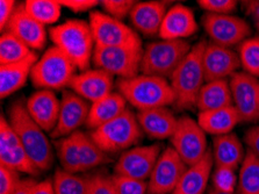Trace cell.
I'll return each instance as SVG.
<instances>
[{
	"label": "cell",
	"instance_id": "cell-29",
	"mask_svg": "<svg viewBox=\"0 0 259 194\" xmlns=\"http://www.w3.org/2000/svg\"><path fill=\"white\" fill-rule=\"evenodd\" d=\"M233 105V94H231L229 82L227 79H222V81L206 83L202 86L195 107L199 113H202Z\"/></svg>",
	"mask_w": 259,
	"mask_h": 194
},
{
	"label": "cell",
	"instance_id": "cell-7",
	"mask_svg": "<svg viewBox=\"0 0 259 194\" xmlns=\"http://www.w3.org/2000/svg\"><path fill=\"white\" fill-rule=\"evenodd\" d=\"M192 49L185 40H162L149 43L143 51L141 72L148 76L171 78Z\"/></svg>",
	"mask_w": 259,
	"mask_h": 194
},
{
	"label": "cell",
	"instance_id": "cell-30",
	"mask_svg": "<svg viewBox=\"0 0 259 194\" xmlns=\"http://www.w3.org/2000/svg\"><path fill=\"white\" fill-rule=\"evenodd\" d=\"M79 136L80 130L63 137L57 142V155L60 158L62 169L71 173L81 172L79 160Z\"/></svg>",
	"mask_w": 259,
	"mask_h": 194
},
{
	"label": "cell",
	"instance_id": "cell-11",
	"mask_svg": "<svg viewBox=\"0 0 259 194\" xmlns=\"http://www.w3.org/2000/svg\"><path fill=\"white\" fill-rule=\"evenodd\" d=\"M201 22L210 41L227 48L241 45L252 33L244 19L233 14L206 13Z\"/></svg>",
	"mask_w": 259,
	"mask_h": 194
},
{
	"label": "cell",
	"instance_id": "cell-46",
	"mask_svg": "<svg viewBox=\"0 0 259 194\" xmlns=\"http://www.w3.org/2000/svg\"><path fill=\"white\" fill-rule=\"evenodd\" d=\"M242 4L245 7L246 14L250 15L256 28L259 30V0H256V2H244Z\"/></svg>",
	"mask_w": 259,
	"mask_h": 194
},
{
	"label": "cell",
	"instance_id": "cell-25",
	"mask_svg": "<svg viewBox=\"0 0 259 194\" xmlns=\"http://www.w3.org/2000/svg\"><path fill=\"white\" fill-rule=\"evenodd\" d=\"M214 165L213 153L208 150L205 157L197 164L188 166L179 184L172 194H203L208 181L211 177V169Z\"/></svg>",
	"mask_w": 259,
	"mask_h": 194
},
{
	"label": "cell",
	"instance_id": "cell-17",
	"mask_svg": "<svg viewBox=\"0 0 259 194\" xmlns=\"http://www.w3.org/2000/svg\"><path fill=\"white\" fill-rule=\"evenodd\" d=\"M203 73L206 83L222 81L237 72L241 61L236 51L231 48L207 43L202 56Z\"/></svg>",
	"mask_w": 259,
	"mask_h": 194
},
{
	"label": "cell",
	"instance_id": "cell-37",
	"mask_svg": "<svg viewBox=\"0 0 259 194\" xmlns=\"http://www.w3.org/2000/svg\"><path fill=\"white\" fill-rule=\"evenodd\" d=\"M211 188L215 191L235 194L236 193L238 177L236 176V171L228 168H215L211 172Z\"/></svg>",
	"mask_w": 259,
	"mask_h": 194
},
{
	"label": "cell",
	"instance_id": "cell-44",
	"mask_svg": "<svg viewBox=\"0 0 259 194\" xmlns=\"http://www.w3.org/2000/svg\"><path fill=\"white\" fill-rule=\"evenodd\" d=\"M15 9H17V4L14 0H2L0 2V29L3 33L9 26Z\"/></svg>",
	"mask_w": 259,
	"mask_h": 194
},
{
	"label": "cell",
	"instance_id": "cell-28",
	"mask_svg": "<svg viewBox=\"0 0 259 194\" xmlns=\"http://www.w3.org/2000/svg\"><path fill=\"white\" fill-rule=\"evenodd\" d=\"M125 109H127V101L122 94L120 92H112L101 100L91 104L86 126L91 130H96L121 115Z\"/></svg>",
	"mask_w": 259,
	"mask_h": 194
},
{
	"label": "cell",
	"instance_id": "cell-40",
	"mask_svg": "<svg viewBox=\"0 0 259 194\" xmlns=\"http://www.w3.org/2000/svg\"><path fill=\"white\" fill-rule=\"evenodd\" d=\"M86 194H116L112 177L105 172H97L89 176Z\"/></svg>",
	"mask_w": 259,
	"mask_h": 194
},
{
	"label": "cell",
	"instance_id": "cell-14",
	"mask_svg": "<svg viewBox=\"0 0 259 194\" xmlns=\"http://www.w3.org/2000/svg\"><path fill=\"white\" fill-rule=\"evenodd\" d=\"M160 153L159 144L133 146L121 153L114 165V173L145 181L150 178Z\"/></svg>",
	"mask_w": 259,
	"mask_h": 194
},
{
	"label": "cell",
	"instance_id": "cell-5",
	"mask_svg": "<svg viewBox=\"0 0 259 194\" xmlns=\"http://www.w3.org/2000/svg\"><path fill=\"white\" fill-rule=\"evenodd\" d=\"M77 66L56 46L50 47L31 69L30 81L40 90L60 91L69 88L76 77Z\"/></svg>",
	"mask_w": 259,
	"mask_h": 194
},
{
	"label": "cell",
	"instance_id": "cell-4",
	"mask_svg": "<svg viewBox=\"0 0 259 194\" xmlns=\"http://www.w3.org/2000/svg\"><path fill=\"white\" fill-rule=\"evenodd\" d=\"M117 89L125 101L139 109V112L167 107L176 102L174 89L165 78L139 74L129 79H120Z\"/></svg>",
	"mask_w": 259,
	"mask_h": 194
},
{
	"label": "cell",
	"instance_id": "cell-15",
	"mask_svg": "<svg viewBox=\"0 0 259 194\" xmlns=\"http://www.w3.org/2000/svg\"><path fill=\"white\" fill-rule=\"evenodd\" d=\"M233 102L243 122L259 120V78L237 71L229 81Z\"/></svg>",
	"mask_w": 259,
	"mask_h": 194
},
{
	"label": "cell",
	"instance_id": "cell-12",
	"mask_svg": "<svg viewBox=\"0 0 259 194\" xmlns=\"http://www.w3.org/2000/svg\"><path fill=\"white\" fill-rule=\"evenodd\" d=\"M188 166L172 146H167L157 161L148 179L149 194H172Z\"/></svg>",
	"mask_w": 259,
	"mask_h": 194
},
{
	"label": "cell",
	"instance_id": "cell-26",
	"mask_svg": "<svg viewBox=\"0 0 259 194\" xmlns=\"http://www.w3.org/2000/svg\"><path fill=\"white\" fill-rule=\"evenodd\" d=\"M37 55L34 53L21 62L13 64L0 65V96L2 99L10 97L11 94L20 90L30 78L31 69L37 62Z\"/></svg>",
	"mask_w": 259,
	"mask_h": 194
},
{
	"label": "cell",
	"instance_id": "cell-36",
	"mask_svg": "<svg viewBox=\"0 0 259 194\" xmlns=\"http://www.w3.org/2000/svg\"><path fill=\"white\" fill-rule=\"evenodd\" d=\"M238 56L244 72L259 78V37H249L238 46Z\"/></svg>",
	"mask_w": 259,
	"mask_h": 194
},
{
	"label": "cell",
	"instance_id": "cell-47",
	"mask_svg": "<svg viewBox=\"0 0 259 194\" xmlns=\"http://www.w3.org/2000/svg\"><path fill=\"white\" fill-rule=\"evenodd\" d=\"M30 194H56V193H55L53 181L43 180V181H38V183L36 181V184L34 185Z\"/></svg>",
	"mask_w": 259,
	"mask_h": 194
},
{
	"label": "cell",
	"instance_id": "cell-31",
	"mask_svg": "<svg viewBox=\"0 0 259 194\" xmlns=\"http://www.w3.org/2000/svg\"><path fill=\"white\" fill-rule=\"evenodd\" d=\"M79 160L81 172L96 169L98 166L111 162L108 153L100 149L91 135L80 130L79 136Z\"/></svg>",
	"mask_w": 259,
	"mask_h": 194
},
{
	"label": "cell",
	"instance_id": "cell-42",
	"mask_svg": "<svg viewBox=\"0 0 259 194\" xmlns=\"http://www.w3.org/2000/svg\"><path fill=\"white\" fill-rule=\"evenodd\" d=\"M199 6L206 13L213 14H231L237 9L236 0H199Z\"/></svg>",
	"mask_w": 259,
	"mask_h": 194
},
{
	"label": "cell",
	"instance_id": "cell-32",
	"mask_svg": "<svg viewBox=\"0 0 259 194\" xmlns=\"http://www.w3.org/2000/svg\"><path fill=\"white\" fill-rule=\"evenodd\" d=\"M236 194H259V160L249 150L239 168Z\"/></svg>",
	"mask_w": 259,
	"mask_h": 194
},
{
	"label": "cell",
	"instance_id": "cell-18",
	"mask_svg": "<svg viewBox=\"0 0 259 194\" xmlns=\"http://www.w3.org/2000/svg\"><path fill=\"white\" fill-rule=\"evenodd\" d=\"M69 88L93 104L113 92L114 76L101 69H89L76 74Z\"/></svg>",
	"mask_w": 259,
	"mask_h": 194
},
{
	"label": "cell",
	"instance_id": "cell-10",
	"mask_svg": "<svg viewBox=\"0 0 259 194\" xmlns=\"http://www.w3.org/2000/svg\"><path fill=\"white\" fill-rule=\"evenodd\" d=\"M144 49L131 48H104L96 46L93 63L97 69H101L112 76L129 79L139 76L141 72Z\"/></svg>",
	"mask_w": 259,
	"mask_h": 194
},
{
	"label": "cell",
	"instance_id": "cell-38",
	"mask_svg": "<svg viewBox=\"0 0 259 194\" xmlns=\"http://www.w3.org/2000/svg\"><path fill=\"white\" fill-rule=\"evenodd\" d=\"M112 183L116 194H147L148 181L137 180L133 178L112 175Z\"/></svg>",
	"mask_w": 259,
	"mask_h": 194
},
{
	"label": "cell",
	"instance_id": "cell-16",
	"mask_svg": "<svg viewBox=\"0 0 259 194\" xmlns=\"http://www.w3.org/2000/svg\"><path fill=\"white\" fill-rule=\"evenodd\" d=\"M91 105L73 91H64L61 99V110L57 126L52 132L53 138H63L78 132V128L86 125Z\"/></svg>",
	"mask_w": 259,
	"mask_h": 194
},
{
	"label": "cell",
	"instance_id": "cell-45",
	"mask_svg": "<svg viewBox=\"0 0 259 194\" xmlns=\"http://www.w3.org/2000/svg\"><path fill=\"white\" fill-rule=\"evenodd\" d=\"M244 141L248 145L249 151L252 152L259 160V126L251 127L249 130H246Z\"/></svg>",
	"mask_w": 259,
	"mask_h": 194
},
{
	"label": "cell",
	"instance_id": "cell-2",
	"mask_svg": "<svg viewBox=\"0 0 259 194\" xmlns=\"http://www.w3.org/2000/svg\"><path fill=\"white\" fill-rule=\"evenodd\" d=\"M206 46V41L195 43L170 78L176 96L175 106L180 110L195 107L200 91L205 85L202 56Z\"/></svg>",
	"mask_w": 259,
	"mask_h": 194
},
{
	"label": "cell",
	"instance_id": "cell-8",
	"mask_svg": "<svg viewBox=\"0 0 259 194\" xmlns=\"http://www.w3.org/2000/svg\"><path fill=\"white\" fill-rule=\"evenodd\" d=\"M90 26L98 47L143 49L139 33L104 12L92 11L90 13Z\"/></svg>",
	"mask_w": 259,
	"mask_h": 194
},
{
	"label": "cell",
	"instance_id": "cell-34",
	"mask_svg": "<svg viewBox=\"0 0 259 194\" xmlns=\"http://www.w3.org/2000/svg\"><path fill=\"white\" fill-rule=\"evenodd\" d=\"M26 11L43 26L53 25L61 18L62 5L56 0H27Z\"/></svg>",
	"mask_w": 259,
	"mask_h": 194
},
{
	"label": "cell",
	"instance_id": "cell-13",
	"mask_svg": "<svg viewBox=\"0 0 259 194\" xmlns=\"http://www.w3.org/2000/svg\"><path fill=\"white\" fill-rule=\"evenodd\" d=\"M0 165L30 176H38L41 173L31 162L20 138L5 115L0 119Z\"/></svg>",
	"mask_w": 259,
	"mask_h": 194
},
{
	"label": "cell",
	"instance_id": "cell-3",
	"mask_svg": "<svg viewBox=\"0 0 259 194\" xmlns=\"http://www.w3.org/2000/svg\"><path fill=\"white\" fill-rule=\"evenodd\" d=\"M50 38L68 56L78 70H89L93 59L96 41L90 26L84 20H68L49 31Z\"/></svg>",
	"mask_w": 259,
	"mask_h": 194
},
{
	"label": "cell",
	"instance_id": "cell-20",
	"mask_svg": "<svg viewBox=\"0 0 259 194\" xmlns=\"http://www.w3.org/2000/svg\"><path fill=\"white\" fill-rule=\"evenodd\" d=\"M26 107L31 119L46 133L52 134L57 126L61 110V100H58L54 91H36L27 99Z\"/></svg>",
	"mask_w": 259,
	"mask_h": 194
},
{
	"label": "cell",
	"instance_id": "cell-21",
	"mask_svg": "<svg viewBox=\"0 0 259 194\" xmlns=\"http://www.w3.org/2000/svg\"><path fill=\"white\" fill-rule=\"evenodd\" d=\"M199 29L194 13L190 7L177 4L166 12L159 30L162 40H185Z\"/></svg>",
	"mask_w": 259,
	"mask_h": 194
},
{
	"label": "cell",
	"instance_id": "cell-49",
	"mask_svg": "<svg viewBox=\"0 0 259 194\" xmlns=\"http://www.w3.org/2000/svg\"><path fill=\"white\" fill-rule=\"evenodd\" d=\"M207 194H227V193H221V192H218V191H215L214 188H210L209 191L207 192ZM235 194H236V193H235Z\"/></svg>",
	"mask_w": 259,
	"mask_h": 194
},
{
	"label": "cell",
	"instance_id": "cell-35",
	"mask_svg": "<svg viewBox=\"0 0 259 194\" xmlns=\"http://www.w3.org/2000/svg\"><path fill=\"white\" fill-rule=\"evenodd\" d=\"M89 177L79 176L65 170H57L53 178V185L56 194H86Z\"/></svg>",
	"mask_w": 259,
	"mask_h": 194
},
{
	"label": "cell",
	"instance_id": "cell-24",
	"mask_svg": "<svg viewBox=\"0 0 259 194\" xmlns=\"http://www.w3.org/2000/svg\"><path fill=\"white\" fill-rule=\"evenodd\" d=\"M213 160L215 168H228L236 171L244 161V146L235 133L215 136L213 141Z\"/></svg>",
	"mask_w": 259,
	"mask_h": 194
},
{
	"label": "cell",
	"instance_id": "cell-27",
	"mask_svg": "<svg viewBox=\"0 0 259 194\" xmlns=\"http://www.w3.org/2000/svg\"><path fill=\"white\" fill-rule=\"evenodd\" d=\"M239 122H242L241 117L234 105L225 107V108L199 113L198 115V124L200 127L205 130L206 134L214 136L233 133V129Z\"/></svg>",
	"mask_w": 259,
	"mask_h": 194
},
{
	"label": "cell",
	"instance_id": "cell-23",
	"mask_svg": "<svg viewBox=\"0 0 259 194\" xmlns=\"http://www.w3.org/2000/svg\"><path fill=\"white\" fill-rule=\"evenodd\" d=\"M136 117L143 133L154 140L171 138L178 124V119L168 107L141 110Z\"/></svg>",
	"mask_w": 259,
	"mask_h": 194
},
{
	"label": "cell",
	"instance_id": "cell-22",
	"mask_svg": "<svg viewBox=\"0 0 259 194\" xmlns=\"http://www.w3.org/2000/svg\"><path fill=\"white\" fill-rule=\"evenodd\" d=\"M167 11V3L165 2H137L129 18L139 33L152 37L159 35L160 27Z\"/></svg>",
	"mask_w": 259,
	"mask_h": 194
},
{
	"label": "cell",
	"instance_id": "cell-19",
	"mask_svg": "<svg viewBox=\"0 0 259 194\" xmlns=\"http://www.w3.org/2000/svg\"><path fill=\"white\" fill-rule=\"evenodd\" d=\"M6 30L21 40L31 50H41L47 43L46 26L31 17L26 11L25 4L15 9Z\"/></svg>",
	"mask_w": 259,
	"mask_h": 194
},
{
	"label": "cell",
	"instance_id": "cell-48",
	"mask_svg": "<svg viewBox=\"0 0 259 194\" xmlns=\"http://www.w3.org/2000/svg\"><path fill=\"white\" fill-rule=\"evenodd\" d=\"M35 184H36V181L31 179V178H28V179H22L20 185H19V187L17 188V191H15L13 194H30Z\"/></svg>",
	"mask_w": 259,
	"mask_h": 194
},
{
	"label": "cell",
	"instance_id": "cell-43",
	"mask_svg": "<svg viewBox=\"0 0 259 194\" xmlns=\"http://www.w3.org/2000/svg\"><path fill=\"white\" fill-rule=\"evenodd\" d=\"M62 7L71 10L74 13L91 11L93 7L100 5V2L97 0H60Z\"/></svg>",
	"mask_w": 259,
	"mask_h": 194
},
{
	"label": "cell",
	"instance_id": "cell-33",
	"mask_svg": "<svg viewBox=\"0 0 259 194\" xmlns=\"http://www.w3.org/2000/svg\"><path fill=\"white\" fill-rule=\"evenodd\" d=\"M33 54L28 46L15 35L5 30L0 37V65L21 62Z\"/></svg>",
	"mask_w": 259,
	"mask_h": 194
},
{
	"label": "cell",
	"instance_id": "cell-1",
	"mask_svg": "<svg viewBox=\"0 0 259 194\" xmlns=\"http://www.w3.org/2000/svg\"><path fill=\"white\" fill-rule=\"evenodd\" d=\"M9 121L34 165L48 171L54 163L52 144L43 130L29 115L26 102L15 100L9 108Z\"/></svg>",
	"mask_w": 259,
	"mask_h": 194
},
{
	"label": "cell",
	"instance_id": "cell-6",
	"mask_svg": "<svg viewBox=\"0 0 259 194\" xmlns=\"http://www.w3.org/2000/svg\"><path fill=\"white\" fill-rule=\"evenodd\" d=\"M143 134L137 117L127 108L114 120L92 130L90 135L106 153H115L133 148L142 140Z\"/></svg>",
	"mask_w": 259,
	"mask_h": 194
},
{
	"label": "cell",
	"instance_id": "cell-9",
	"mask_svg": "<svg viewBox=\"0 0 259 194\" xmlns=\"http://www.w3.org/2000/svg\"><path fill=\"white\" fill-rule=\"evenodd\" d=\"M170 141L172 148L187 166L197 164L209 150L207 148L205 130L200 127L198 121L187 115L178 119V124Z\"/></svg>",
	"mask_w": 259,
	"mask_h": 194
},
{
	"label": "cell",
	"instance_id": "cell-39",
	"mask_svg": "<svg viewBox=\"0 0 259 194\" xmlns=\"http://www.w3.org/2000/svg\"><path fill=\"white\" fill-rule=\"evenodd\" d=\"M136 3L134 0H103L100 2V5L103 7L104 13L122 21L124 18L131 15Z\"/></svg>",
	"mask_w": 259,
	"mask_h": 194
},
{
	"label": "cell",
	"instance_id": "cell-41",
	"mask_svg": "<svg viewBox=\"0 0 259 194\" xmlns=\"http://www.w3.org/2000/svg\"><path fill=\"white\" fill-rule=\"evenodd\" d=\"M20 172L0 165V194H13L21 183Z\"/></svg>",
	"mask_w": 259,
	"mask_h": 194
}]
</instances>
